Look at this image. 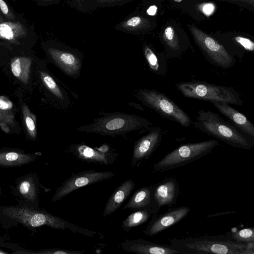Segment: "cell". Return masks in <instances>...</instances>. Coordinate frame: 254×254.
<instances>
[{
    "label": "cell",
    "instance_id": "cell-25",
    "mask_svg": "<svg viewBox=\"0 0 254 254\" xmlns=\"http://www.w3.org/2000/svg\"><path fill=\"white\" fill-rule=\"evenodd\" d=\"M144 55L150 69L154 73L163 75L167 70V65L165 59L159 56L151 48L145 46Z\"/></svg>",
    "mask_w": 254,
    "mask_h": 254
},
{
    "label": "cell",
    "instance_id": "cell-14",
    "mask_svg": "<svg viewBox=\"0 0 254 254\" xmlns=\"http://www.w3.org/2000/svg\"><path fill=\"white\" fill-rule=\"evenodd\" d=\"M121 246L124 251L140 254H185L171 245L157 244L142 239L126 240Z\"/></svg>",
    "mask_w": 254,
    "mask_h": 254
},
{
    "label": "cell",
    "instance_id": "cell-29",
    "mask_svg": "<svg viewBox=\"0 0 254 254\" xmlns=\"http://www.w3.org/2000/svg\"><path fill=\"white\" fill-rule=\"evenodd\" d=\"M231 237L235 241L243 243L254 242V229L246 228L234 232Z\"/></svg>",
    "mask_w": 254,
    "mask_h": 254
},
{
    "label": "cell",
    "instance_id": "cell-38",
    "mask_svg": "<svg viewBox=\"0 0 254 254\" xmlns=\"http://www.w3.org/2000/svg\"><path fill=\"white\" fill-rule=\"evenodd\" d=\"M233 1H239L241 2L247 3L254 6V0H230Z\"/></svg>",
    "mask_w": 254,
    "mask_h": 254
},
{
    "label": "cell",
    "instance_id": "cell-12",
    "mask_svg": "<svg viewBox=\"0 0 254 254\" xmlns=\"http://www.w3.org/2000/svg\"><path fill=\"white\" fill-rule=\"evenodd\" d=\"M179 192V184L173 178H166L153 187L152 204L156 215L162 207L174 205Z\"/></svg>",
    "mask_w": 254,
    "mask_h": 254
},
{
    "label": "cell",
    "instance_id": "cell-34",
    "mask_svg": "<svg viewBox=\"0 0 254 254\" xmlns=\"http://www.w3.org/2000/svg\"><path fill=\"white\" fill-rule=\"evenodd\" d=\"M202 12L206 16H210L215 10V6L212 3H203L200 7Z\"/></svg>",
    "mask_w": 254,
    "mask_h": 254
},
{
    "label": "cell",
    "instance_id": "cell-10",
    "mask_svg": "<svg viewBox=\"0 0 254 254\" xmlns=\"http://www.w3.org/2000/svg\"><path fill=\"white\" fill-rule=\"evenodd\" d=\"M47 51L52 61L64 74L74 78L80 75L83 62L81 53L65 47H50Z\"/></svg>",
    "mask_w": 254,
    "mask_h": 254
},
{
    "label": "cell",
    "instance_id": "cell-21",
    "mask_svg": "<svg viewBox=\"0 0 254 254\" xmlns=\"http://www.w3.org/2000/svg\"><path fill=\"white\" fill-rule=\"evenodd\" d=\"M36 157L32 154L17 151L0 152V166L15 167L33 162Z\"/></svg>",
    "mask_w": 254,
    "mask_h": 254
},
{
    "label": "cell",
    "instance_id": "cell-5",
    "mask_svg": "<svg viewBox=\"0 0 254 254\" xmlns=\"http://www.w3.org/2000/svg\"><path fill=\"white\" fill-rule=\"evenodd\" d=\"M176 87L186 98L211 103L218 102L238 106L243 105L239 92L233 87L198 80L179 82L176 84Z\"/></svg>",
    "mask_w": 254,
    "mask_h": 254
},
{
    "label": "cell",
    "instance_id": "cell-3",
    "mask_svg": "<svg viewBox=\"0 0 254 254\" xmlns=\"http://www.w3.org/2000/svg\"><path fill=\"white\" fill-rule=\"evenodd\" d=\"M192 125L196 129L233 147L251 150L254 146L250 136L216 113L199 110Z\"/></svg>",
    "mask_w": 254,
    "mask_h": 254
},
{
    "label": "cell",
    "instance_id": "cell-1",
    "mask_svg": "<svg viewBox=\"0 0 254 254\" xmlns=\"http://www.w3.org/2000/svg\"><path fill=\"white\" fill-rule=\"evenodd\" d=\"M0 220L3 223L10 225L20 224L30 229L45 226L60 230L70 229L74 233L87 237H93L97 233L79 227L46 211L35 208L22 201L16 205L0 206Z\"/></svg>",
    "mask_w": 254,
    "mask_h": 254
},
{
    "label": "cell",
    "instance_id": "cell-40",
    "mask_svg": "<svg viewBox=\"0 0 254 254\" xmlns=\"http://www.w3.org/2000/svg\"><path fill=\"white\" fill-rule=\"evenodd\" d=\"M7 254V253L0 250V254Z\"/></svg>",
    "mask_w": 254,
    "mask_h": 254
},
{
    "label": "cell",
    "instance_id": "cell-7",
    "mask_svg": "<svg viewBox=\"0 0 254 254\" xmlns=\"http://www.w3.org/2000/svg\"><path fill=\"white\" fill-rule=\"evenodd\" d=\"M134 95L145 106L162 117L176 122L183 127L192 125V121L188 114L164 93L154 89H140Z\"/></svg>",
    "mask_w": 254,
    "mask_h": 254
},
{
    "label": "cell",
    "instance_id": "cell-42",
    "mask_svg": "<svg viewBox=\"0 0 254 254\" xmlns=\"http://www.w3.org/2000/svg\"><path fill=\"white\" fill-rule=\"evenodd\" d=\"M13 1H15V0H13Z\"/></svg>",
    "mask_w": 254,
    "mask_h": 254
},
{
    "label": "cell",
    "instance_id": "cell-20",
    "mask_svg": "<svg viewBox=\"0 0 254 254\" xmlns=\"http://www.w3.org/2000/svg\"><path fill=\"white\" fill-rule=\"evenodd\" d=\"M39 74L43 85L58 101L64 108L68 106L70 103V99L64 88H63L47 71L40 70Z\"/></svg>",
    "mask_w": 254,
    "mask_h": 254
},
{
    "label": "cell",
    "instance_id": "cell-37",
    "mask_svg": "<svg viewBox=\"0 0 254 254\" xmlns=\"http://www.w3.org/2000/svg\"><path fill=\"white\" fill-rule=\"evenodd\" d=\"M157 7L153 5L148 7V8L146 10V13L150 16H154L157 11Z\"/></svg>",
    "mask_w": 254,
    "mask_h": 254
},
{
    "label": "cell",
    "instance_id": "cell-15",
    "mask_svg": "<svg viewBox=\"0 0 254 254\" xmlns=\"http://www.w3.org/2000/svg\"><path fill=\"white\" fill-rule=\"evenodd\" d=\"M14 191L16 195L24 200L22 202L35 208H40V183L36 175L27 174L18 179Z\"/></svg>",
    "mask_w": 254,
    "mask_h": 254
},
{
    "label": "cell",
    "instance_id": "cell-26",
    "mask_svg": "<svg viewBox=\"0 0 254 254\" xmlns=\"http://www.w3.org/2000/svg\"><path fill=\"white\" fill-rule=\"evenodd\" d=\"M163 39L169 50L170 57H179L182 53V48L178 38L171 26H167L163 34Z\"/></svg>",
    "mask_w": 254,
    "mask_h": 254
},
{
    "label": "cell",
    "instance_id": "cell-24",
    "mask_svg": "<svg viewBox=\"0 0 254 254\" xmlns=\"http://www.w3.org/2000/svg\"><path fill=\"white\" fill-rule=\"evenodd\" d=\"M32 60L30 57H19L13 58L10 68L13 75L24 84L29 80Z\"/></svg>",
    "mask_w": 254,
    "mask_h": 254
},
{
    "label": "cell",
    "instance_id": "cell-16",
    "mask_svg": "<svg viewBox=\"0 0 254 254\" xmlns=\"http://www.w3.org/2000/svg\"><path fill=\"white\" fill-rule=\"evenodd\" d=\"M70 151L78 159L88 163L111 165L117 158L116 153L101 151L82 144L73 145L70 147Z\"/></svg>",
    "mask_w": 254,
    "mask_h": 254
},
{
    "label": "cell",
    "instance_id": "cell-27",
    "mask_svg": "<svg viewBox=\"0 0 254 254\" xmlns=\"http://www.w3.org/2000/svg\"><path fill=\"white\" fill-rule=\"evenodd\" d=\"M22 111L27 131L30 137L35 139L37 136L36 117L25 104L22 106Z\"/></svg>",
    "mask_w": 254,
    "mask_h": 254
},
{
    "label": "cell",
    "instance_id": "cell-9",
    "mask_svg": "<svg viewBox=\"0 0 254 254\" xmlns=\"http://www.w3.org/2000/svg\"><path fill=\"white\" fill-rule=\"evenodd\" d=\"M115 173L112 171L87 170L71 175L56 190L52 198L55 202L62 199L71 192L93 184L112 178Z\"/></svg>",
    "mask_w": 254,
    "mask_h": 254
},
{
    "label": "cell",
    "instance_id": "cell-36",
    "mask_svg": "<svg viewBox=\"0 0 254 254\" xmlns=\"http://www.w3.org/2000/svg\"><path fill=\"white\" fill-rule=\"evenodd\" d=\"M93 2L96 4H99L100 5H109L111 4H117L120 3L125 0H93Z\"/></svg>",
    "mask_w": 254,
    "mask_h": 254
},
{
    "label": "cell",
    "instance_id": "cell-18",
    "mask_svg": "<svg viewBox=\"0 0 254 254\" xmlns=\"http://www.w3.org/2000/svg\"><path fill=\"white\" fill-rule=\"evenodd\" d=\"M135 186V183L131 179H127L115 189L105 205L103 216L111 214L120 208L134 189Z\"/></svg>",
    "mask_w": 254,
    "mask_h": 254
},
{
    "label": "cell",
    "instance_id": "cell-17",
    "mask_svg": "<svg viewBox=\"0 0 254 254\" xmlns=\"http://www.w3.org/2000/svg\"><path fill=\"white\" fill-rule=\"evenodd\" d=\"M211 103L221 114L227 118L238 129L244 133L254 137V125L243 114L229 104L218 102Z\"/></svg>",
    "mask_w": 254,
    "mask_h": 254
},
{
    "label": "cell",
    "instance_id": "cell-11",
    "mask_svg": "<svg viewBox=\"0 0 254 254\" xmlns=\"http://www.w3.org/2000/svg\"><path fill=\"white\" fill-rule=\"evenodd\" d=\"M163 133L161 127H154L135 142L131 161L132 167L140 164L155 152L160 144Z\"/></svg>",
    "mask_w": 254,
    "mask_h": 254
},
{
    "label": "cell",
    "instance_id": "cell-41",
    "mask_svg": "<svg viewBox=\"0 0 254 254\" xmlns=\"http://www.w3.org/2000/svg\"><path fill=\"white\" fill-rule=\"evenodd\" d=\"M175 1L177 2H181L183 0H174Z\"/></svg>",
    "mask_w": 254,
    "mask_h": 254
},
{
    "label": "cell",
    "instance_id": "cell-19",
    "mask_svg": "<svg viewBox=\"0 0 254 254\" xmlns=\"http://www.w3.org/2000/svg\"><path fill=\"white\" fill-rule=\"evenodd\" d=\"M27 35L25 26L19 21L0 22V39L20 44L19 40Z\"/></svg>",
    "mask_w": 254,
    "mask_h": 254
},
{
    "label": "cell",
    "instance_id": "cell-4",
    "mask_svg": "<svg viewBox=\"0 0 254 254\" xmlns=\"http://www.w3.org/2000/svg\"><path fill=\"white\" fill-rule=\"evenodd\" d=\"M102 115L94 119L91 124L79 127L77 130L86 133L113 136L147 128L152 125L146 118L132 114L113 113Z\"/></svg>",
    "mask_w": 254,
    "mask_h": 254
},
{
    "label": "cell",
    "instance_id": "cell-28",
    "mask_svg": "<svg viewBox=\"0 0 254 254\" xmlns=\"http://www.w3.org/2000/svg\"><path fill=\"white\" fill-rule=\"evenodd\" d=\"M146 20L139 16H132L124 21L121 24V27L127 31H136L145 26Z\"/></svg>",
    "mask_w": 254,
    "mask_h": 254
},
{
    "label": "cell",
    "instance_id": "cell-32",
    "mask_svg": "<svg viewBox=\"0 0 254 254\" xmlns=\"http://www.w3.org/2000/svg\"><path fill=\"white\" fill-rule=\"evenodd\" d=\"M83 251H73L61 249H50L40 250L34 253L39 254H83Z\"/></svg>",
    "mask_w": 254,
    "mask_h": 254
},
{
    "label": "cell",
    "instance_id": "cell-22",
    "mask_svg": "<svg viewBox=\"0 0 254 254\" xmlns=\"http://www.w3.org/2000/svg\"><path fill=\"white\" fill-rule=\"evenodd\" d=\"M153 187H143L136 190L122 209L136 210L152 205Z\"/></svg>",
    "mask_w": 254,
    "mask_h": 254
},
{
    "label": "cell",
    "instance_id": "cell-2",
    "mask_svg": "<svg viewBox=\"0 0 254 254\" xmlns=\"http://www.w3.org/2000/svg\"><path fill=\"white\" fill-rule=\"evenodd\" d=\"M171 245L186 253L254 254L247 244L238 242L225 235H196L171 240Z\"/></svg>",
    "mask_w": 254,
    "mask_h": 254
},
{
    "label": "cell",
    "instance_id": "cell-13",
    "mask_svg": "<svg viewBox=\"0 0 254 254\" xmlns=\"http://www.w3.org/2000/svg\"><path fill=\"white\" fill-rule=\"evenodd\" d=\"M188 206H181L169 209L166 212L152 217L144 233L152 237L172 226L185 218L190 212Z\"/></svg>",
    "mask_w": 254,
    "mask_h": 254
},
{
    "label": "cell",
    "instance_id": "cell-6",
    "mask_svg": "<svg viewBox=\"0 0 254 254\" xmlns=\"http://www.w3.org/2000/svg\"><path fill=\"white\" fill-rule=\"evenodd\" d=\"M218 144L219 141L214 139L183 144L166 155L152 168L164 171L185 166L210 153Z\"/></svg>",
    "mask_w": 254,
    "mask_h": 254
},
{
    "label": "cell",
    "instance_id": "cell-43",
    "mask_svg": "<svg viewBox=\"0 0 254 254\" xmlns=\"http://www.w3.org/2000/svg\"></svg>",
    "mask_w": 254,
    "mask_h": 254
},
{
    "label": "cell",
    "instance_id": "cell-30",
    "mask_svg": "<svg viewBox=\"0 0 254 254\" xmlns=\"http://www.w3.org/2000/svg\"><path fill=\"white\" fill-rule=\"evenodd\" d=\"M234 41L242 49L246 52H253L254 51V43L250 39L241 36L234 38Z\"/></svg>",
    "mask_w": 254,
    "mask_h": 254
},
{
    "label": "cell",
    "instance_id": "cell-8",
    "mask_svg": "<svg viewBox=\"0 0 254 254\" xmlns=\"http://www.w3.org/2000/svg\"><path fill=\"white\" fill-rule=\"evenodd\" d=\"M189 27L195 43L209 63L225 69L235 65V59L223 45L195 26L189 25Z\"/></svg>",
    "mask_w": 254,
    "mask_h": 254
},
{
    "label": "cell",
    "instance_id": "cell-35",
    "mask_svg": "<svg viewBox=\"0 0 254 254\" xmlns=\"http://www.w3.org/2000/svg\"><path fill=\"white\" fill-rule=\"evenodd\" d=\"M12 107V104L7 98L0 96V110L8 112Z\"/></svg>",
    "mask_w": 254,
    "mask_h": 254
},
{
    "label": "cell",
    "instance_id": "cell-39",
    "mask_svg": "<svg viewBox=\"0 0 254 254\" xmlns=\"http://www.w3.org/2000/svg\"><path fill=\"white\" fill-rule=\"evenodd\" d=\"M3 18L2 16V14L0 11V22H3Z\"/></svg>",
    "mask_w": 254,
    "mask_h": 254
},
{
    "label": "cell",
    "instance_id": "cell-31",
    "mask_svg": "<svg viewBox=\"0 0 254 254\" xmlns=\"http://www.w3.org/2000/svg\"><path fill=\"white\" fill-rule=\"evenodd\" d=\"M14 124V116L11 112L0 110V126L2 129L8 130L7 125L12 126Z\"/></svg>",
    "mask_w": 254,
    "mask_h": 254
},
{
    "label": "cell",
    "instance_id": "cell-33",
    "mask_svg": "<svg viewBox=\"0 0 254 254\" xmlns=\"http://www.w3.org/2000/svg\"><path fill=\"white\" fill-rule=\"evenodd\" d=\"M0 11L7 20H14L15 16L4 0H0Z\"/></svg>",
    "mask_w": 254,
    "mask_h": 254
},
{
    "label": "cell",
    "instance_id": "cell-23",
    "mask_svg": "<svg viewBox=\"0 0 254 254\" xmlns=\"http://www.w3.org/2000/svg\"><path fill=\"white\" fill-rule=\"evenodd\" d=\"M156 215L152 204L138 209L131 213L123 221L121 227L125 231L128 232L132 228L144 223L151 216L153 217Z\"/></svg>",
    "mask_w": 254,
    "mask_h": 254
}]
</instances>
